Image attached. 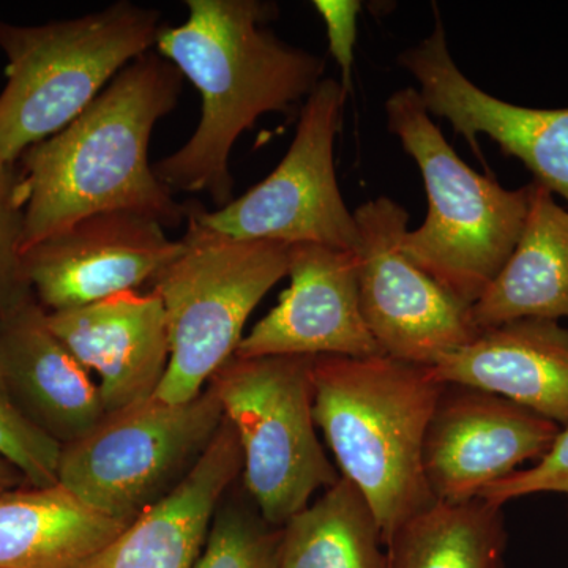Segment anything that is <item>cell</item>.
Returning a JSON list of instances; mask_svg holds the SVG:
<instances>
[{
  "mask_svg": "<svg viewBox=\"0 0 568 568\" xmlns=\"http://www.w3.org/2000/svg\"><path fill=\"white\" fill-rule=\"evenodd\" d=\"M189 17L160 29L156 52L201 95L196 130L179 151L153 163L173 192L205 193L216 209L233 201L231 152L271 112H291L324 80L325 61L268 28L278 6L264 0H186Z\"/></svg>",
  "mask_w": 568,
  "mask_h": 568,
  "instance_id": "1",
  "label": "cell"
},
{
  "mask_svg": "<svg viewBox=\"0 0 568 568\" xmlns=\"http://www.w3.org/2000/svg\"><path fill=\"white\" fill-rule=\"evenodd\" d=\"M182 89L181 71L145 52L70 125L22 153V253L95 213H140L163 227L186 222L189 204L175 200L149 160L153 129L178 108Z\"/></svg>",
  "mask_w": 568,
  "mask_h": 568,
  "instance_id": "2",
  "label": "cell"
},
{
  "mask_svg": "<svg viewBox=\"0 0 568 568\" xmlns=\"http://www.w3.org/2000/svg\"><path fill=\"white\" fill-rule=\"evenodd\" d=\"M313 416L338 465L375 511L384 547L436 503L426 484V429L444 392L432 369L386 355L313 358Z\"/></svg>",
  "mask_w": 568,
  "mask_h": 568,
  "instance_id": "3",
  "label": "cell"
},
{
  "mask_svg": "<svg viewBox=\"0 0 568 568\" xmlns=\"http://www.w3.org/2000/svg\"><path fill=\"white\" fill-rule=\"evenodd\" d=\"M162 13L129 0L41 26L0 21L7 59L0 92V160L17 164L32 145L84 112L126 65L155 47Z\"/></svg>",
  "mask_w": 568,
  "mask_h": 568,
  "instance_id": "4",
  "label": "cell"
},
{
  "mask_svg": "<svg viewBox=\"0 0 568 568\" xmlns=\"http://www.w3.org/2000/svg\"><path fill=\"white\" fill-rule=\"evenodd\" d=\"M388 130L420 168L428 215L403 237V252L448 293L473 306L518 244L529 185L506 190L467 166L429 118L417 89L388 97Z\"/></svg>",
  "mask_w": 568,
  "mask_h": 568,
  "instance_id": "5",
  "label": "cell"
},
{
  "mask_svg": "<svg viewBox=\"0 0 568 568\" xmlns=\"http://www.w3.org/2000/svg\"><path fill=\"white\" fill-rule=\"evenodd\" d=\"M183 252L152 280L162 301L170 364L155 396L196 398L244 339L265 294L290 271V245L237 241L207 230L186 213Z\"/></svg>",
  "mask_w": 568,
  "mask_h": 568,
  "instance_id": "6",
  "label": "cell"
},
{
  "mask_svg": "<svg viewBox=\"0 0 568 568\" xmlns=\"http://www.w3.org/2000/svg\"><path fill=\"white\" fill-rule=\"evenodd\" d=\"M315 357H234L212 377L244 457L245 487L268 526H283L342 474L317 439Z\"/></svg>",
  "mask_w": 568,
  "mask_h": 568,
  "instance_id": "7",
  "label": "cell"
},
{
  "mask_svg": "<svg viewBox=\"0 0 568 568\" xmlns=\"http://www.w3.org/2000/svg\"><path fill=\"white\" fill-rule=\"evenodd\" d=\"M223 418L211 383L190 402L168 403L153 395L112 410L62 446L59 484L88 506L130 525L192 469Z\"/></svg>",
  "mask_w": 568,
  "mask_h": 568,
  "instance_id": "8",
  "label": "cell"
},
{
  "mask_svg": "<svg viewBox=\"0 0 568 568\" xmlns=\"http://www.w3.org/2000/svg\"><path fill=\"white\" fill-rule=\"evenodd\" d=\"M347 92L324 78L305 100L290 151L274 173L224 207L189 204L207 230L237 241L313 244L355 252L358 230L336 181L334 148Z\"/></svg>",
  "mask_w": 568,
  "mask_h": 568,
  "instance_id": "9",
  "label": "cell"
},
{
  "mask_svg": "<svg viewBox=\"0 0 568 568\" xmlns=\"http://www.w3.org/2000/svg\"><path fill=\"white\" fill-rule=\"evenodd\" d=\"M362 315L381 353L395 361L433 368L469 345L480 331L470 305L418 268L403 252L406 209L381 196L354 212Z\"/></svg>",
  "mask_w": 568,
  "mask_h": 568,
  "instance_id": "10",
  "label": "cell"
},
{
  "mask_svg": "<svg viewBox=\"0 0 568 568\" xmlns=\"http://www.w3.org/2000/svg\"><path fill=\"white\" fill-rule=\"evenodd\" d=\"M183 252L156 220L133 212L85 216L22 253L33 297L47 313L97 304L151 283Z\"/></svg>",
  "mask_w": 568,
  "mask_h": 568,
  "instance_id": "11",
  "label": "cell"
},
{
  "mask_svg": "<svg viewBox=\"0 0 568 568\" xmlns=\"http://www.w3.org/2000/svg\"><path fill=\"white\" fill-rule=\"evenodd\" d=\"M560 432L504 396L446 386L426 429V484L443 503L476 499L525 463L540 462Z\"/></svg>",
  "mask_w": 568,
  "mask_h": 568,
  "instance_id": "12",
  "label": "cell"
},
{
  "mask_svg": "<svg viewBox=\"0 0 568 568\" xmlns=\"http://www.w3.org/2000/svg\"><path fill=\"white\" fill-rule=\"evenodd\" d=\"M398 62L420 85L426 111L447 119L477 155L478 134H488L507 156L521 160L536 182L568 203V108L517 106L481 91L452 59L437 10L435 31L399 54Z\"/></svg>",
  "mask_w": 568,
  "mask_h": 568,
  "instance_id": "13",
  "label": "cell"
},
{
  "mask_svg": "<svg viewBox=\"0 0 568 568\" xmlns=\"http://www.w3.org/2000/svg\"><path fill=\"white\" fill-rule=\"evenodd\" d=\"M290 287L244 335L235 357H376L358 298L353 252L301 244L290 248Z\"/></svg>",
  "mask_w": 568,
  "mask_h": 568,
  "instance_id": "14",
  "label": "cell"
},
{
  "mask_svg": "<svg viewBox=\"0 0 568 568\" xmlns=\"http://www.w3.org/2000/svg\"><path fill=\"white\" fill-rule=\"evenodd\" d=\"M47 316L52 334L99 376L106 414L156 394L170 364V338L162 301L153 291H126Z\"/></svg>",
  "mask_w": 568,
  "mask_h": 568,
  "instance_id": "15",
  "label": "cell"
},
{
  "mask_svg": "<svg viewBox=\"0 0 568 568\" xmlns=\"http://www.w3.org/2000/svg\"><path fill=\"white\" fill-rule=\"evenodd\" d=\"M242 469L239 437L223 418L211 444L182 480L82 568H193L220 499Z\"/></svg>",
  "mask_w": 568,
  "mask_h": 568,
  "instance_id": "16",
  "label": "cell"
},
{
  "mask_svg": "<svg viewBox=\"0 0 568 568\" xmlns=\"http://www.w3.org/2000/svg\"><path fill=\"white\" fill-rule=\"evenodd\" d=\"M429 369L444 386L504 396L568 426V328L558 321L526 317L485 328Z\"/></svg>",
  "mask_w": 568,
  "mask_h": 568,
  "instance_id": "17",
  "label": "cell"
},
{
  "mask_svg": "<svg viewBox=\"0 0 568 568\" xmlns=\"http://www.w3.org/2000/svg\"><path fill=\"white\" fill-rule=\"evenodd\" d=\"M0 372L22 413L61 446L106 414L99 384L52 334L36 297L0 317Z\"/></svg>",
  "mask_w": 568,
  "mask_h": 568,
  "instance_id": "18",
  "label": "cell"
},
{
  "mask_svg": "<svg viewBox=\"0 0 568 568\" xmlns=\"http://www.w3.org/2000/svg\"><path fill=\"white\" fill-rule=\"evenodd\" d=\"M470 313L480 332L526 317L568 320V211L541 183H529L518 244Z\"/></svg>",
  "mask_w": 568,
  "mask_h": 568,
  "instance_id": "19",
  "label": "cell"
},
{
  "mask_svg": "<svg viewBox=\"0 0 568 568\" xmlns=\"http://www.w3.org/2000/svg\"><path fill=\"white\" fill-rule=\"evenodd\" d=\"M126 526L61 484L7 489L0 493V568H82Z\"/></svg>",
  "mask_w": 568,
  "mask_h": 568,
  "instance_id": "20",
  "label": "cell"
},
{
  "mask_svg": "<svg viewBox=\"0 0 568 568\" xmlns=\"http://www.w3.org/2000/svg\"><path fill=\"white\" fill-rule=\"evenodd\" d=\"M503 507L481 497L414 515L387 538L388 568H507Z\"/></svg>",
  "mask_w": 568,
  "mask_h": 568,
  "instance_id": "21",
  "label": "cell"
},
{
  "mask_svg": "<svg viewBox=\"0 0 568 568\" xmlns=\"http://www.w3.org/2000/svg\"><path fill=\"white\" fill-rule=\"evenodd\" d=\"M375 511L346 477L282 528L275 568H388Z\"/></svg>",
  "mask_w": 568,
  "mask_h": 568,
  "instance_id": "22",
  "label": "cell"
},
{
  "mask_svg": "<svg viewBox=\"0 0 568 568\" xmlns=\"http://www.w3.org/2000/svg\"><path fill=\"white\" fill-rule=\"evenodd\" d=\"M267 526L237 508L220 511L193 568H275L282 529Z\"/></svg>",
  "mask_w": 568,
  "mask_h": 568,
  "instance_id": "23",
  "label": "cell"
},
{
  "mask_svg": "<svg viewBox=\"0 0 568 568\" xmlns=\"http://www.w3.org/2000/svg\"><path fill=\"white\" fill-rule=\"evenodd\" d=\"M62 446L33 425L14 402L0 372V457L20 470L29 487L58 485Z\"/></svg>",
  "mask_w": 568,
  "mask_h": 568,
  "instance_id": "24",
  "label": "cell"
},
{
  "mask_svg": "<svg viewBox=\"0 0 568 568\" xmlns=\"http://www.w3.org/2000/svg\"><path fill=\"white\" fill-rule=\"evenodd\" d=\"M24 201L17 164L0 160V317L33 297L22 265Z\"/></svg>",
  "mask_w": 568,
  "mask_h": 568,
  "instance_id": "25",
  "label": "cell"
},
{
  "mask_svg": "<svg viewBox=\"0 0 568 568\" xmlns=\"http://www.w3.org/2000/svg\"><path fill=\"white\" fill-rule=\"evenodd\" d=\"M538 493H562L568 496V426L562 428L540 462L489 485L478 497L493 506L504 507L510 500Z\"/></svg>",
  "mask_w": 568,
  "mask_h": 568,
  "instance_id": "26",
  "label": "cell"
},
{
  "mask_svg": "<svg viewBox=\"0 0 568 568\" xmlns=\"http://www.w3.org/2000/svg\"><path fill=\"white\" fill-rule=\"evenodd\" d=\"M327 29L328 52L342 69V85L353 91V63L355 39H357V17L362 3L357 0H316L313 2Z\"/></svg>",
  "mask_w": 568,
  "mask_h": 568,
  "instance_id": "27",
  "label": "cell"
},
{
  "mask_svg": "<svg viewBox=\"0 0 568 568\" xmlns=\"http://www.w3.org/2000/svg\"><path fill=\"white\" fill-rule=\"evenodd\" d=\"M26 484L24 477L21 476L17 467L11 466L7 459L0 457V493L7 489L22 487Z\"/></svg>",
  "mask_w": 568,
  "mask_h": 568,
  "instance_id": "28",
  "label": "cell"
}]
</instances>
